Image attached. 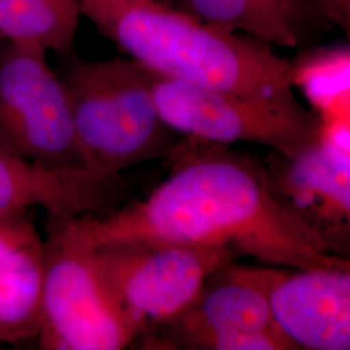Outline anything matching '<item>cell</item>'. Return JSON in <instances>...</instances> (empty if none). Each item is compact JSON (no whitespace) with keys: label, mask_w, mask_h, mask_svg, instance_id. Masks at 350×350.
I'll use <instances>...</instances> for the list:
<instances>
[{"label":"cell","mask_w":350,"mask_h":350,"mask_svg":"<svg viewBox=\"0 0 350 350\" xmlns=\"http://www.w3.org/2000/svg\"><path fill=\"white\" fill-rule=\"evenodd\" d=\"M237 256L226 245L159 240L94 247L95 265L105 287L142 325V335L183 313L208 278Z\"/></svg>","instance_id":"6"},{"label":"cell","mask_w":350,"mask_h":350,"mask_svg":"<svg viewBox=\"0 0 350 350\" xmlns=\"http://www.w3.org/2000/svg\"><path fill=\"white\" fill-rule=\"evenodd\" d=\"M88 167L118 178L167 159L180 142L157 111L152 72L133 59H73L59 75Z\"/></svg>","instance_id":"3"},{"label":"cell","mask_w":350,"mask_h":350,"mask_svg":"<svg viewBox=\"0 0 350 350\" xmlns=\"http://www.w3.org/2000/svg\"><path fill=\"white\" fill-rule=\"evenodd\" d=\"M44 239L27 212L0 215V341L37 338Z\"/></svg>","instance_id":"12"},{"label":"cell","mask_w":350,"mask_h":350,"mask_svg":"<svg viewBox=\"0 0 350 350\" xmlns=\"http://www.w3.org/2000/svg\"><path fill=\"white\" fill-rule=\"evenodd\" d=\"M79 16L77 0H0V38L68 53L75 44Z\"/></svg>","instance_id":"14"},{"label":"cell","mask_w":350,"mask_h":350,"mask_svg":"<svg viewBox=\"0 0 350 350\" xmlns=\"http://www.w3.org/2000/svg\"><path fill=\"white\" fill-rule=\"evenodd\" d=\"M292 270L269 289L276 328L296 350H349L350 266Z\"/></svg>","instance_id":"9"},{"label":"cell","mask_w":350,"mask_h":350,"mask_svg":"<svg viewBox=\"0 0 350 350\" xmlns=\"http://www.w3.org/2000/svg\"><path fill=\"white\" fill-rule=\"evenodd\" d=\"M172 173L140 201L75 217L90 245L129 240L226 245L289 269L348 267L276 192L262 163L227 146L183 138L166 159Z\"/></svg>","instance_id":"1"},{"label":"cell","mask_w":350,"mask_h":350,"mask_svg":"<svg viewBox=\"0 0 350 350\" xmlns=\"http://www.w3.org/2000/svg\"><path fill=\"white\" fill-rule=\"evenodd\" d=\"M143 328L105 287L72 218H49L37 338L42 349L120 350Z\"/></svg>","instance_id":"4"},{"label":"cell","mask_w":350,"mask_h":350,"mask_svg":"<svg viewBox=\"0 0 350 350\" xmlns=\"http://www.w3.org/2000/svg\"><path fill=\"white\" fill-rule=\"evenodd\" d=\"M121 176L82 169H52L0 148V215L40 208L49 218L99 215L122 193Z\"/></svg>","instance_id":"11"},{"label":"cell","mask_w":350,"mask_h":350,"mask_svg":"<svg viewBox=\"0 0 350 350\" xmlns=\"http://www.w3.org/2000/svg\"><path fill=\"white\" fill-rule=\"evenodd\" d=\"M274 273L273 267L240 266L235 260L224 263L183 313L139 338L142 348L180 349L192 338L276 328L269 304Z\"/></svg>","instance_id":"8"},{"label":"cell","mask_w":350,"mask_h":350,"mask_svg":"<svg viewBox=\"0 0 350 350\" xmlns=\"http://www.w3.org/2000/svg\"><path fill=\"white\" fill-rule=\"evenodd\" d=\"M143 1H152V0H143Z\"/></svg>","instance_id":"16"},{"label":"cell","mask_w":350,"mask_h":350,"mask_svg":"<svg viewBox=\"0 0 350 350\" xmlns=\"http://www.w3.org/2000/svg\"><path fill=\"white\" fill-rule=\"evenodd\" d=\"M334 26L350 34V0H315Z\"/></svg>","instance_id":"15"},{"label":"cell","mask_w":350,"mask_h":350,"mask_svg":"<svg viewBox=\"0 0 350 350\" xmlns=\"http://www.w3.org/2000/svg\"><path fill=\"white\" fill-rule=\"evenodd\" d=\"M46 55L14 43L0 49V148L46 167L90 170L63 83Z\"/></svg>","instance_id":"7"},{"label":"cell","mask_w":350,"mask_h":350,"mask_svg":"<svg viewBox=\"0 0 350 350\" xmlns=\"http://www.w3.org/2000/svg\"><path fill=\"white\" fill-rule=\"evenodd\" d=\"M266 165L276 192L335 253L345 252L350 221L349 154L327 133L296 157ZM341 256V254H340Z\"/></svg>","instance_id":"10"},{"label":"cell","mask_w":350,"mask_h":350,"mask_svg":"<svg viewBox=\"0 0 350 350\" xmlns=\"http://www.w3.org/2000/svg\"><path fill=\"white\" fill-rule=\"evenodd\" d=\"M152 88L163 122L183 138L222 146L257 144L291 159L325 137L321 118L297 98L200 88L154 73Z\"/></svg>","instance_id":"5"},{"label":"cell","mask_w":350,"mask_h":350,"mask_svg":"<svg viewBox=\"0 0 350 350\" xmlns=\"http://www.w3.org/2000/svg\"><path fill=\"white\" fill-rule=\"evenodd\" d=\"M189 14L227 33L300 49L335 26L315 0H185Z\"/></svg>","instance_id":"13"},{"label":"cell","mask_w":350,"mask_h":350,"mask_svg":"<svg viewBox=\"0 0 350 350\" xmlns=\"http://www.w3.org/2000/svg\"><path fill=\"white\" fill-rule=\"evenodd\" d=\"M77 3L104 37L154 75L200 88L296 98V65L265 42L219 30L160 0Z\"/></svg>","instance_id":"2"}]
</instances>
